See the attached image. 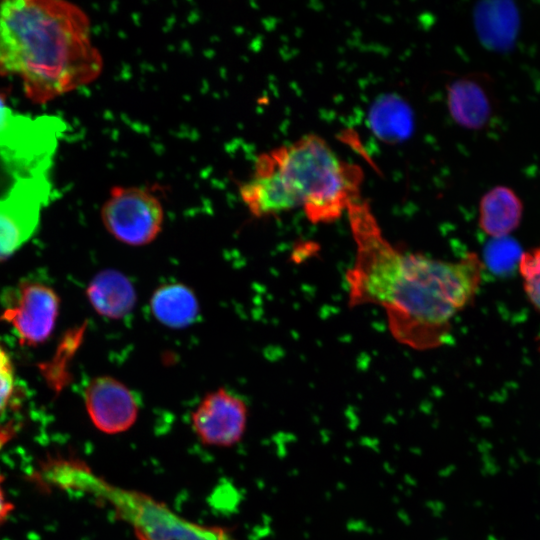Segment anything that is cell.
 I'll use <instances>...</instances> for the list:
<instances>
[{
    "mask_svg": "<svg viewBox=\"0 0 540 540\" xmlns=\"http://www.w3.org/2000/svg\"><path fill=\"white\" fill-rule=\"evenodd\" d=\"M346 212L356 246L345 276L349 305L382 307L392 336L413 349L443 344L452 319L479 291L483 261L475 252L446 261L397 248L361 198Z\"/></svg>",
    "mask_w": 540,
    "mask_h": 540,
    "instance_id": "cell-1",
    "label": "cell"
},
{
    "mask_svg": "<svg viewBox=\"0 0 540 540\" xmlns=\"http://www.w3.org/2000/svg\"><path fill=\"white\" fill-rule=\"evenodd\" d=\"M103 61L87 14L58 0L0 2V75L17 76L44 104L95 80Z\"/></svg>",
    "mask_w": 540,
    "mask_h": 540,
    "instance_id": "cell-2",
    "label": "cell"
},
{
    "mask_svg": "<svg viewBox=\"0 0 540 540\" xmlns=\"http://www.w3.org/2000/svg\"><path fill=\"white\" fill-rule=\"evenodd\" d=\"M271 153L312 223L333 222L360 199L361 168L340 159L321 137L306 135Z\"/></svg>",
    "mask_w": 540,
    "mask_h": 540,
    "instance_id": "cell-3",
    "label": "cell"
},
{
    "mask_svg": "<svg viewBox=\"0 0 540 540\" xmlns=\"http://www.w3.org/2000/svg\"><path fill=\"white\" fill-rule=\"evenodd\" d=\"M0 90V163L20 178L48 172L64 122L56 116H31L14 112Z\"/></svg>",
    "mask_w": 540,
    "mask_h": 540,
    "instance_id": "cell-4",
    "label": "cell"
},
{
    "mask_svg": "<svg viewBox=\"0 0 540 540\" xmlns=\"http://www.w3.org/2000/svg\"><path fill=\"white\" fill-rule=\"evenodd\" d=\"M52 184L48 172L15 178L0 196V261L13 255L38 228Z\"/></svg>",
    "mask_w": 540,
    "mask_h": 540,
    "instance_id": "cell-5",
    "label": "cell"
},
{
    "mask_svg": "<svg viewBox=\"0 0 540 540\" xmlns=\"http://www.w3.org/2000/svg\"><path fill=\"white\" fill-rule=\"evenodd\" d=\"M107 231L132 246L152 242L160 233L164 211L159 198L138 186H115L101 209Z\"/></svg>",
    "mask_w": 540,
    "mask_h": 540,
    "instance_id": "cell-6",
    "label": "cell"
},
{
    "mask_svg": "<svg viewBox=\"0 0 540 540\" xmlns=\"http://www.w3.org/2000/svg\"><path fill=\"white\" fill-rule=\"evenodd\" d=\"M59 310L55 291L38 282L18 286L1 319L10 323L22 344L37 345L52 333Z\"/></svg>",
    "mask_w": 540,
    "mask_h": 540,
    "instance_id": "cell-7",
    "label": "cell"
},
{
    "mask_svg": "<svg viewBox=\"0 0 540 540\" xmlns=\"http://www.w3.org/2000/svg\"><path fill=\"white\" fill-rule=\"evenodd\" d=\"M192 427L206 445L230 447L238 443L246 429L247 406L225 388L206 394L192 413Z\"/></svg>",
    "mask_w": 540,
    "mask_h": 540,
    "instance_id": "cell-8",
    "label": "cell"
},
{
    "mask_svg": "<svg viewBox=\"0 0 540 540\" xmlns=\"http://www.w3.org/2000/svg\"><path fill=\"white\" fill-rule=\"evenodd\" d=\"M84 399L91 421L104 433L125 432L137 419L136 395L115 378L100 376L92 379L85 389Z\"/></svg>",
    "mask_w": 540,
    "mask_h": 540,
    "instance_id": "cell-9",
    "label": "cell"
},
{
    "mask_svg": "<svg viewBox=\"0 0 540 540\" xmlns=\"http://www.w3.org/2000/svg\"><path fill=\"white\" fill-rule=\"evenodd\" d=\"M240 196L256 217L277 215L299 207L271 151L257 157L252 175L240 186Z\"/></svg>",
    "mask_w": 540,
    "mask_h": 540,
    "instance_id": "cell-10",
    "label": "cell"
},
{
    "mask_svg": "<svg viewBox=\"0 0 540 540\" xmlns=\"http://www.w3.org/2000/svg\"><path fill=\"white\" fill-rule=\"evenodd\" d=\"M448 110L461 127L480 130L494 113V100L487 78L468 75L453 81L447 89Z\"/></svg>",
    "mask_w": 540,
    "mask_h": 540,
    "instance_id": "cell-11",
    "label": "cell"
},
{
    "mask_svg": "<svg viewBox=\"0 0 540 540\" xmlns=\"http://www.w3.org/2000/svg\"><path fill=\"white\" fill-rule=\"evenodd\" d=\"M523 210V202L512 188L494 186L480 199L479 226L493 239L505 238L520 225Z\"/></svg>",
    "mask_w": 540,
    "mask_h": 540,
    "instance_id": "cell-12",
    "label": "cell"
},
{
    "mask_svg": "<svg viewBox=\"0 0 540 540\" xmlns=\"http://www.w3.org/2000/svg\"><path fill=\"white\" fill-rule=\"evenodd\" d=\"M367 120L375 137L386 144L404 142L414 130L413 111L397 94L377 97L369 108Z\"/></svg>",
    "mask_w": 540,
    "mask_h": 540,
    "instance_id": "cell-13",
    "label": "cell"
},
{
    "mask_svg": "<svg viewBox=\"0 0 540 540\" xmlns=\"http://www.w3.org/2000/svg\"><path fill=\"white\" fill-rule=\"evenodd\" d=\"M87 297L97 313L110 319L123 318L136 302L132 283L115 270L99 272L87 287Z\"/></svg>",
    "mask_w": 540,
    "mask_h": 540,
    "instance_id": "cell-14",
    "label": "cell"
},
{
    "mask_svg": "<svg viewBox=\"0 0 540 540\" xmlns=\"http://www.w3.org/2000/svg\"><path fill=\"white\" fill-rule=\"evenodd\" d=\"M150 305L156 319L171 328L190 325L199 313L196 295L181 283L159 287L153 293Z\"/></svg>",
    "mask_w": 540,
    "mask_h": 540,
    "instance_id": "cell-15",
    "label": "cell"
},
{
    "mask_svg": "<svg viewBox=\"0 0 540 540\" xmlns=\"http://www.w3.org/2000/svg\"><path fill=\"white\" fill-rule=\"evenodd\" d=\"M503 2H483L475 8L474 20L481 41L492 48H501L512 39V12ZM516 16V15H515Z\"/></svg>",
    "mask_w": 540,
    "mask_h": 540,
    "instance_id": "cell-16",
    "label": "cell"
},
{
    "mask_svg": "<svg viewBox=\"0 0 540 540\" xmlns=\"http://www.w3.org/2000/svg\"><path fill=\"white\" fill-rule=\"evenodd\" d=\"M518 267L524 292L529 302L540 312V245L523 252Z\"/></svg>",
    "mask_w": 540,
    "mask_h": 540,
    "instance_id": "cell-17",
    "label": "cell"
},
{
    "mask_svg": "<svg viewBox=\"0 0 540 540\" xmlns=\"http://www.w3.org/2000/svg\"><path fill=\"white\" fill-rule=\"evenodd\" d=\"M233 540L230 535L219 528L199 527L184 521L176 529H172L171 540Z\"/></svg>",
    "mask_w": 540,
    "mask_h": 540,
    "instance_id": "cell-18",
    "label": "cell"
},
{
    "mask_svg": "<svg viewBox=\"0 0 540 540\" xmlns=\"http://www.w3.org/2000/svg\"><path fill=\"white\" fill-rule=\"evenodd\" d=\"M15 393V379L11 360L0 345V416L9 407Z\"/></svg>",
    "mask_w": 540,
    "mask_h": 540,
    "instance_id": "cell-19",
    "label": "cell"
},
{
    "mask_svg": "<svg viewBox=\"0 0 540 540\" xmlns=\"http://www.w3.org/2000/svg\"><path fill=\"white\" fill-rule=\"evenodd\" d=\"M2 483L3 478L0 475V527L7 520L13 508L12 504L6 499Z\"/></svg>",
    "mask_w": 540,
    "mask_h": 540,
    "instance_id": "cell-20",
    "label": "cell"
}]
</instances>
